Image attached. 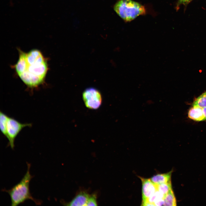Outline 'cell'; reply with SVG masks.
<instances>
[{"label":"cell","mask_w":206,"mask_h":206,"mask_svg":"<svg viewBox=\"0 0 206 206\" xmlns=\"http://www.w3.org/2000/svg\"><path fill=\"white\" fill-rule=\"evenodd\" d=\"M9 116L6 114L0 111V127L1 131L3 134L6 138L7 125Z\"/></svg>","instance_id":"cell-11"},{"label":"cell","mask_w":206,"mask_h":206,"mask_svg":"<svg viewBox=\"0 0 206 206\" xmlns=\"http://www.w3.org/2000/svg\"><path fill=\"white\" fill-rule=\"evenodd\" d=\"M114 9L126 22L130 21L146 13L144 6L132 0H119L114 5Z\"/></svg>","instance_id":"cell-3"},{"label":"cell","mask_w":206,"mask_h":206,"mask_svg":"<svg viewBox=\"0 0 206 206\" xmlns=\"http://www.w3.org/2000/svg\"><path fill=\"white\" fill-rule=\"evenodd\" d=\"M192 0H178L177 4V7L180 5H186L190 3Z\"/></svg>","instance_id":"cell-16"},{"label":"cell","mask_w":206,"mask_h":206,"mask_svg":"<svg viewBox=\"0 0 206 206\" xmlns=\"http://www.w3.org/2000/svg\"><path fill=\"white\" fill-rule=\"evenodd\" d=\"M192 106L202 108L206 107V91L195 99Z\"/></svg>","instance_id":"cell-12"},{"label":"cell","mask_w":206,"mask_h":206,"mask_svg":"<svg viewBox=\"0 0 206 206\" xmlns=\"http://www.w3.org/2000/svg\"><path fill=\"white\" fill-rule=\"evenodd\" d=\"M203 112L206 120V107L203 108Z\"/></svg>","instance_id":"cell-17"},{"label":"cell","mask_w":206,"mask_h":206,"mask_svg":"<svg viewBox=\"0 0 206 206\" xmlns=\"http://www.w3.org/2000/svg\"><path fill=\"white\" fill-rule=\"evenodd\" d=\"M96 196L95 195H93L89 197L86 206H97Z\"/></svg>","instance_id":"cell-14"},{"label":"cell","mask_w":206,"mask_h":206,"mask_svg":"<svg viewBox=\"0 0 206 206\" xmlns=\"http://www.w3.org/2000/svg\"><path fill=\"white\" fill-rule=\"evenodd\" d=\"M19 51L18 59L14 66L16 73L28 87L38 86L43 82L48 70L47 60L37 49L27 52Z\"/></svg>","instance_id":"cell-1"},{"label":"cell","mask_w":206,"mask_h":206,"mask_svg":"<svg viewBox=\"0 0 206 206\" xmlns=\"http://www.w3.org/2000/svg\"><path fill=\"white\" fill-rule=\"evenodd\" d=\"M27 171L20 181L10 189L3 190L9 195L11 206L17 205L28 199L33 201L37 205H40L41 204V201L34 199L30 193L29 183L33 177L29 172L30 165L28 163H27Z\"/></svg>","instance_id":"cell-2"},{"label":"cell","mask_w":206,"mask_h":206,"mask_svg":"<svg viewBox=\"0 0 206 206\" xmlns=\"http://www.w3.org/2000/svg\"><path fill=\"white\" fill-rule=\"evenodd\" d=\"M164 206H174L176 205V201L174 193L172 190L164 196Z\"/></svg>","instance_id":"cell-10"},{"label":"cell","mask_w":206,"mask_h":206,"mask_svg":"<svg viewBox=\"0 0 206 206\" xmlns=\"http://www.w3.org/2000/svg\"><path fill=\"white\" fill-rule=\"evenodd\" d=\"M172 172L171 171L166 173L157 174L152 177L150 179L156 185L170 182Z\"/></svg>","instance_id":"cell-9"},{"label":"cell","mask_w":206,"mask_h":206,"mask_svg":"<svg viewBox=\"0 0 206 206\" xmlns=\"http://www.w3.org/2000/svg\"><path fill=\"white\" fill-rule=\"evenodd\" d=\"M164 203V198H159L156 200L154 202L155 206L163 205Z\"/></svg>","instance_id":"cell-15"},{"label":"cell","mask_w":206,"mask_h":206,"mask_svg":"<svg viewBox=\"0 0 206 206\" xmlns=\"http://www.w3.org/2000/svg\"><path fill=\"white\" fill-rule=\"evenodd\" d=\"M142 183V201L147 200L157 191V185L150 179L139 177Z\"/></svg>","instance_id":"cell-6"},{"label":"cell","mask_w":206,"mask_h":206,"mask_svg":"<svg viewBox=\"0 0 206 206\" xmlns=\"http://www.w3.org/2000/svg\"><path fill=\"white\" fill-rule=\"evenodd\" d=\"M189 118L196 121H201L205 120L203 108L199 107L193 106L188 112Z\"/></svg>","instance_id":"cell-7"},{"label":"cell","mask_w":206,"mask_h":206,"mask_svg":"<svg viewBox=\"0 0 206 206\" xmlns=\"http://www.w3.org/2000/svg\"><path fill=\"white\" fill-rule=\"evenodd\" d=\"M86 193L82 192L80 193L66 205L68 206H86L89 197Z\"/></svg>","instance_id":"cell-8"},{"label":"cell","mask_w":206,"mask_h":206,"mask_svg":"<svg viewBox=\"0 0 206 206\" xmlns=\"http://www.w3.org/2000/svg\"><path fill=\"white\" fill-rule=\"evenodd\" d=\"M82 98L85 106L89 109H97L102 103V98L100 92L94 88L86 89L83 93Z\"/></svg>","instance_id":"cell-4"},{"label":"cell","mask_w":206,"mask_h":206,"mask_svg":"<svg viewBox=\"0 0 206 206\" xmlns=\"http://www.w3.org/2000/svg\"><path fill=\"white\" fill-rule=\"evenodd\" d=\"M31 126L30 123L23 124L9 116L7 125V138L9 140V145L12 149H13L14 146L15 138L22 129L25 127Z\"/></svg>","instance_id":"cell-5"},{"label":"cell","mask_w":206,"mask_h":206,"mask_svg":"<svg viewBox=\"0 0 206 206\" xmlns=\"http://www.w3.org/2000/svg\"><path fill=\"white\" fill-rule=\"evenodd\" d=\"M157 191L164 196L172 190L171 181L157 185Z\"/></svg>","instance_id":"cell-13"}]
</instances>
